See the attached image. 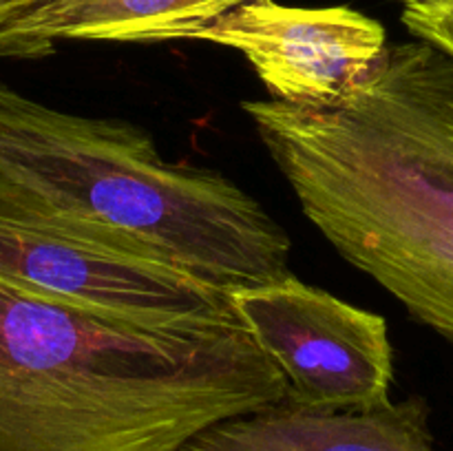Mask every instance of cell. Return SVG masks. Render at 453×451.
Segmentation results:
<instances>
[{"mask_svg": "<svg viewBox=\"0 0 453 451\" xmlns=\"http://www.w3.org/2000/svg\"><path fill=\"white\" fill-rule=\"evenodd\" d=\"M403 22L416 38L453 57V0L432 13L403 11Z\"/></svg>", "mask_w": 453, "mask_h": 451, "instance_id": "9c48e42d", "label": "cell"}, {"mask_svg": "<svg viewBox=\"0 0 453 451\" xmlns=\"http://www.w3.org/2000/svg\"><path fill=\"white\" fill-rule=\"evenodd\" d=\"M0 279L56 303L142 325L239 321L228 292L195 274L38 226L0 221Z\"/></svg>", "mask_w": 453, "mask_h": 451, "instance_id": "5b68a950", "label": "cell"}, {"mask_svg": "<svg viewBox=\"0 0 453 451\" xmlns=\"http://www.w3.org/2000/svg\"><path fill=\"white\" fill-rule=\"evenodd\" d=\"M230 308L286 378L283 401L365 409L389 401L394 348L380 314L292 277L230 287Z\"/></svg>", "mask_w": 453, "mask_h": 451, "instance_id": "277c9868", "label": "cell"}, {"mask_svg": "<svg viewBox=\"0 0 453 451\" xmlns=\"http://www.w3.org/2000/svg\"><path fill=\"white\" fill-rule=\"evenodd\" d=\"M180 451H436L429 405L411 396L365 409L279 401L211 424Z\"/></svg>", "mask_w": 453, "mask_h": 451, "instance_id": "52a82bcc", "label": "cell"}, {"mask_svg": "<svg viewBox=\"0 0 453 451\" xmlns=\"http://www.w3.org/2000/svg\"><path fill=\"white\" fill-rule=\"evenodd\" d=\"M286 394L242 321L142 325L0 279V451H180Z\"/></svg>", "mask_w": 453, "mask_h": 451, "instance_id": "7a4b0ae2", "label": "cell"}, {"mask_svg": "<svg viewBox=\"0 0 453 451\" xmlns=\"http://www.w3.org/2000/svg\"><path fill=\"white\" fill-rule=\"evenodd\" d=\"M242 109L310 224L453 348V57L388 44L330 109Z\"/></svg>", "mask_w": 453, "mask_h": 451, "instance_id": "6da1fadb", "label": "cell"}, {"mask_svg": "<svg viewBox=\"0 0 453 451\" xmlns=\"http://www.w3.org/2000/svg\"><path fill=\"white\" fill-rule=\"evenodd\" d=\"M250 0H0V57L38 60L62 40H190Z\"/></svg>", "mask_w": 453, "mask_h": 451, "instance_id": "ba28073f", "label": "cell"}, {"mask_svg": "<svg viewBox=\"0 0 453 451\" xmlns=\"http://www.w3.org/2000/svg\"><path fill=\"white\" fill-rule=\"evenodd\" d=\"M405 7V11L411 13H432L436 9L445 7L449 0H398Z\"/></svg>", "mask_w": 453, "mask_h": 451, "instance_id": "30bf717a", "label": "cell"}, {"mask_svg": "<svg viewBox=\"0 0 453 451\" xmlns=\"http://www.w3.org/2000/svg\"><path fill=\"white\" fill-rule=\"evenodd\" d=\"M0 221L58 230L221 290L288 274L290 237L221 172L162 157L124 119L42 104L0 82Z\"/></svg>", "mask_w": 453, "mask_h": 451, "instance_id": "3957f363", "label": "cell"}, {"mask_svg": "<svg viewBox=\"0 0 453 451\" xmlns=\"http://www.w3.org/2000/svg\"><path fill=\"white\" fill-rule=\"evenodd\" d=\"M203 40L243 53L273 100L330 109L354 91L388 49L385 27L349 7H288L250 0L202 27Z\"/></svg>", "mask_w": 453, "mask_h": 451, "instance_id": "8992f818", "label": "cell"}]
</instances>
